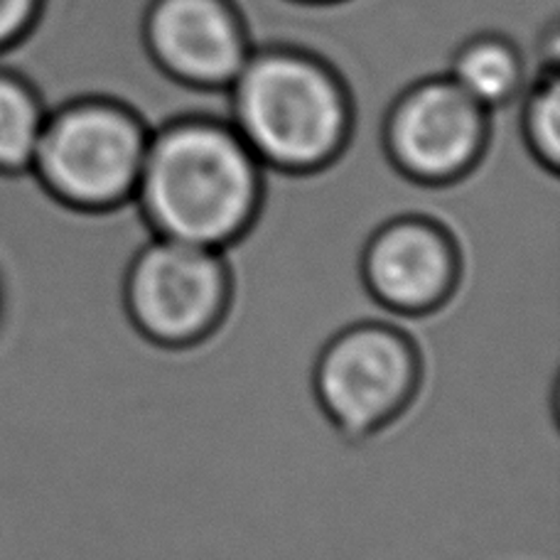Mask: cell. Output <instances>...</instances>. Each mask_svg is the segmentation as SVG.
Here are the masks:
<instances>
[{
	"instance_id": "7c38bea8",
	"label": "cell",
	"mask_w": 560,
	"mask_h": 560,
	"mask_svg": "<svg viewBox=\"0 0 560 560\" xmlns=\"http://www.w3.org/2000/svg\"><path fill=\"white\" fill-rule=\"evenodd\" d=\"M43 0H0V49L23 39L37 20Z\"/></svg>"
},
{
	"instance_id": "30bf717a",
	"label": "cell",
	"mask_w": 560,
	"mask_h": 560,
	"mask_svg": "<svg viewBox=\"0 0 560 560\" xmlns=\"http://www.w3.org/2000/svg\"><path fill=\"white\" fill-rule=\"evenodd\" d=\"M47 112L33 86L0 72V175H30Z\"/></svg>"
},
{
	"instance_id": "9c48e42d",
	"label": "cell",
	"mask_w": 560,
	"mask_h": 560,
	"mask_svg": "<svg viewBox=\"0 0 560 560\" xmlns=\"http://www.w3.org/2000/svg\"><path fill=\"white\" fill-rule=\"evenodd\" d=\"M450 79L489 112L522 94L524 62L506 39L477 37L457 52Z\"/></svg>"
},
{
	"instance_id": "8fae6325",
	"label": "cell",
	"mask_w": 560,
	"mask_h": 560,
	"mask_svg": "<svg viewBox=\"0 0 560 560\" xmlns=\"http://www.w3.org/2000/svg\"><path fill=\"white\" fill-rule=\"evenodd\" d=\"M524 138L532 155L551 175L560 170V84L551 72L528 89L524 104Z\"/></svg>"
},
{
	"instance_id": "3957f363",
	"label": "cell",
	"mask_w": 560,
	"mask_h": 560,
	"mask_svg": "<svg viewBox=\"0 0 560 560\" xmlns=\"http://www.w3.org/2000/svg\"><path fill=\"white\" fill-rule=\"evenodd\" d=\"M148 140L126 106L104 98L67 104L47 114L30 175L74 212H116L136 197Z\"/></svg>"
},
{
	"instance_id": "5b68a950",
	"label": "cell",
	"mask_w": 560,
	"mask_h": 560,
	"mask_svg": "<svg viewBox=\"0 0 560 560\" xmlns=\"http://www.w3.org/2000/svg\"><path fill=\"white\" fill-rule=\"evenodd\" d=\"M124 303L148 342L167 349L205 342L224 323L232 303L224 252L153 236L128 264Z\"/></svg>"
},
{
	"instance_id": "6da1fadb",
	"label": "cell",
	"mask_w": 560,
	"mask_h": 560,
	"mask_svg": "<svg viewBox=\"0 0 560 560\" xmlns=\"http://www.w3.org/2000/svg\"><path fill=\"white\" fill-rule=\"evenodd\" d=\"M136 202L153 236L224 252L264 202V165L232 126L183 118L150 136Z\"/></svg>"
},
{
	"instance_id": "277c9868",
	"label": "cell",
	"mask_w": 560,
	"mask_h": 560,
	"mask_svg": "<svg viewBox=\"0 0 560 560\" xmlns=\"http://www.w3.org/2000/svg\"><path fill=\"white\" fill-rule=\"evenodd\" d=\"M423 364L413 339L386 323H357L325 345L315 364V396L347 438L376 435L404 416Z\"/></svg>"
},
{
	"instance_id": "7a4b0ae2",
	"label": "cell",
	"mask_w": 560,
	"mask_h": 560,
	"mask_svg": "<svg viewBox=\"0 0 560 560\" xmlns=\"http://www.w3.org/2000/svg\"><path fill=\"white\" fill-rule=\"evenodd\" d=\"M229 92L232 128L264 167L313 175L347 145L352 131L347 92L315 57L290 49L248 55Z\"/></svg>"
},
{
	"instance_id": "ba28073f",
	"label": "cell",
	"mask_w": 560,
	"mask_h": 560,
	"mask_svg": "<svg viewBox=\"0 0 560 560\" xmlns=\"http://www.w3.org/2000/svg\"><path fill=\"white\" fill-rule=\"evenodd\" d=\"M145 39L170 77L197 89H229L252 55L229 0H155Z\"/></svg>"
},
{
	"instance_id": "52a82bcc",
	"label": "cell",
	"mask_w": 560,
	"mask_h": 560,
	"mask_svg": "<svg viewBox=\"0 0 560 560\" xmlns=\"http://www.w3.org/2000/svg\"><path fill=\"white\" fill-rule=\"evenodd\" d=\"M463 278L455 236L430 217L406 214L378 226L362 254V280L392 315L423 317L443 307Z\"/></svg>"
},
{
	"instance_id": "4fadbf2b",
	"label": "cell",
	"mask_w": 560,
	"mask_h": 560,
	"mask_svg": "<svg viewBox=\"0 0 560 560\" xmlns=\"http://www.w3.org/2000/svg\"><path fill=\"white\" fill-rule=\"evenodd\" d=\"M0 319H3V283H0Z\"/></svg>"
},
{
	"instance_id": "8992f818",
	"label": "cell",
	"mask_w": 560,
	"mask_h": 560,
	"mask_svg": "<svg viewBox=\"0 0 560 560\" xmlns=\"http://www.w3.org/2000/svg\"><path fill=\"white\" fill-rule=\"evenodd\" d=\"M489 112L453 79H425L398 98L384 143L398 173L430 187L467 177L485 155Z\"/></svg>"
}]
</instances>
